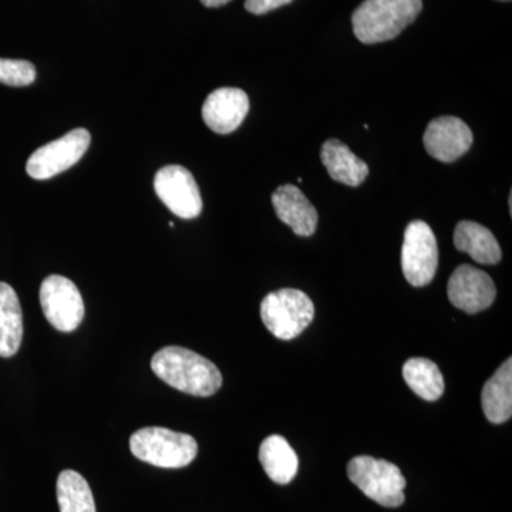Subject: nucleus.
Segmentation results:
<instances>
[{"label": "nucleus", "instance_id": "4be33fe9", "mask_svg": "<svg viewBox=\"0 0 512 512\" xmlns=\"http://www.w3.org/2000/svg\"><path fill=\"white\" fill-rule=\"evenodd\" d=\"M293 0H247L245 2V9L254 15H265V13L272 12V10L282 8L288 5Z\"/></svg>", "mask_w": 512, "mask_h": 512}, {"label": "nucleus", "instance_id": "6ab92c4d", "mask_svg": "<svg viewBox=\"0 0 512 512\" xmlns=\"http://www.w3.org/2000/svg\"><path fill=\"white\" fill-rule=\"evenodd\" d=\"M404 382L421 399L436 402L444 393V379L439 366L424 357H413L403 366Z\"/></svg>", "mask_w": 512, "mask_h": 512}, {"label": "nucleus", "instance_id": "6e6552de", "mask_svg": "<svg viewBox=\"0 0 512 512\" xmlns=\"http://www.w3.org/2000/svg\"><path fill=\"white\" fill-rule=\"evenodd\" d=\"M90 141L92 137L89 131L76 128L59 140L36 150L26 164V171L33 180H50L79 163L80 158L86 154Z\"/></svg>", "mask_w": 512, "mask_h": 512}, {"label": "nucleus", "instance_id": "7ed1b4c3", "mask_svg": "<svg viewBox=\"0 0 512 512\" xmlns=\"http://www.w3.org/2000/svg\"><path fill=\"white\" fill-rule=\"evenodd\" d=\"M130 450L134 457L151 466L183 468L197 457L198 444L190 434L164 427H146L131 436Z\"/></svg>", "mask_w": 512, "mask_h": 512}, {"label": "nucleus", "instance_id": "ddd939ff", "mask_svg": "<svg viewBox=\"0 0 512 512\" xmlns=\"http://www.w3.org/2000/svg\"><path fill=\"white\" fill-rule=\"evenodd\" d=\"M276 217L299 237H311L318 227V211L295 185L286 184L272 194Z\"/></svg>", "mask_w": 512, "mask_h": 512}, {"label": "nucleus", "instance_id": "5701e85b", "mask_svg": "<svg viewBox=\"0 0 512 512\" xmlns=\"http://www.w3.org/2000/svg\"><path fill=\"white\" fill-rule=\"evenodd\" d=\"M231 0H201L202 5L207 8H220V6L227 5Z\"/></svg>", "mask_w": 512, "mask_h": 512}, {"label": "nucleus", "instance_id": "423d86ee", "mask_svg": "<svg viewBox=\"0 0 512 512\" xmlns=\"http://www.w3.org/2000/svg\"><path fill=\"white\" fill-rule=\"evenodd\" d=\"M439 268V247L433 229L423 221H413L404 231L402 269L410 285H429Z\"/></svg>", "mask_w": 512, "mask_h": 512}, {"label": "nucleus", "instance_id": "9b49d317", "mask_svg": "<svg viewBox=\"0 0 512 512\" xmlns=\"http://www.w3.org/2000/svg\"><path fill=\"white\" fill-rule=\"evenodd\" d=\"M427 153L441 163H453L473 146V131L458 117L444 116L431 121L424 133Z\"/></svg>", "mask_w": 512, "mask_h": 512}, {"label": "nucleus", "instance_id": "f257e3e1", "mask_svg": "<svg viewBox=\"0 0 512 512\" xmlns=\"http://www.w3.org/2000/svg\"><path fill=\"white\" fill-rule=\"evenodd\" d=\"M151 369L168 386L191 396H212L222 386L220 369L211 360L180 346L158 350Z\"/></svg>", "mask_w": 512, "mask_h": 512}, {"label": "nucleus", "instance_id": "f3484780", "mask_svg": "<svg viewBox=\"0 0 512 512\" xmlns=\"http://www.w3.org/2000/svg\"><path fill=\"white\" fill-rule=\"evenodd\" d=\"M259 461L266 476L276 484H289L298 474L299 458L291 444L278 434L262 441L259 448Z\"/></svg>", "mask_w": 512, "mask_h": 512}, {"label": "nucleus", "instance_id": "2eb2a0df", "mask_svg": "<svg viewBox=\"0 0 512 512\" xmlns=\"http://www.w3.org/2000/svg\"><path fill=\"white\" fill-rule=\"evenodd\" d=\"M454 245L458 251L466 252L478 264H498L503 255L493 232L473 221L458 222L454 231Z\"/></svg>", "mask_w": 512, "mask_h": 512}, {"label": "nucleus", "instance_id": "f8f14e48", "mask_svg": "<svg viewBox=\"0 0 512 512\" xmlns=\"http://www.w3.org/2000/svg\"><path fill=\"white\" fill-rule=\"evenodd\" d=\"M249 111L248 94L235 87H222L212 92L202 106V119L217 134L237 130Z\"/></svg>", "mask_w": 512, "mask_h": 512}, {"label": "nucleus", "instance_id": "39448f33", "mask_svg": "<svg viewBox=\"0 0 512 512\" xmlns=\"http://www.w3.org/2000/svg\"><path fill=\"white\" fill-rule=\"evenodd\" d=\"M315 306L305 292L279 289L269 293L261 303V318L266 329L281 340H291L311 325Z\"/></svg>", "mask_w": 512, "mask_h": 512}, {"label": "nucleus", "instance_id": "dca6fc26", "mask_svg": "<svg viewBox=\"0 0 512 512\" xmlns=\"http://www.w3.org/2000/svg\"><path fill=\"white\" fill-rule=\"evenodd\" d=\"M481 404L485 417L494 424H503L512 416V360H507L484 384Z\"/></svg>", "mask_w": 512, "mask_h": 512}, {"label": "nucleus", "instance_id": "20e7f679", "mask_svg": "<svg viewBox=\"0 0 512 512\" xmlns=\"http://www.w3.org/2000/svg\"><path fill=\"white\" fill-rule=\"evenodd\" d=\"M348 477L366 497L387 508L400 507L406 500V478L393 463L370 456L352 458Z\"/></svg>", "mask_w": 512, "mask_h": 512}, {"label": "nucleus", "instance_id": "9d476101", "mask_svg": "<svg viewBox=\"0 0 512 512\" xmlns=\"http://www.w3.org/2000/svg\"><path fill=\"white\" fill-rule=\"evenodd\" d=\"M447 295L456 308L474 315L493 305L497 289L490 275L474 266L461 265L450 276Z\"/></svg>", "mask_w": 512, "mask_h": 512}, {"label": "nucleus", "instance_id": "412c9836", "mask_svg": "<svg viewBox=\"0 0 512 512\" xmlns=\"http://www.w3.org/2000/svg\"><path fill=\"white\" fill-rule=\"evenodd\" d=\"M36 80V67L26 60L0 59V83L13 87L30 86Z\"/></svg>", "mask_w": 512, "mask_h": 512}, {"label": "nucleus", "instance_id": "a211bd4d", "mask_svg": "<svg viewBox=\"0 0 512 512\" xmlns=\"http://www.w3.org/2000/svg\"><path fill=\"white\" fill-rule=\"evenodd\" d=\"M23 339L22 306L15 289L0 282V357L19 352Z\"/></svg>", "mask_w": 512, "mask_h": 512}, {"label": "nucleus", "instance_id": "aec40b11", "mask_svg": "<svg viewBox=\"0 0 512 512\" xmlns=\"http://www.w3.org/2000/svg\"><path fill=\"white\" fill-rule=\"evenodd\" d=\"M57 503L60 512H96L89 483L73 470H64L57 478Z\"/></svg>", "mask_w": 512, "mask_h": 512}, {"label": "nucleus", "instance_id": "f03ea898", "mask_svg": "<svg viewBox=\"0 0 512 512\" xmlns=\"http://www.w3.org/2000/svg\"><path fill=\"white\" fill-rule=\"evenodd\" d=\"M421 9V0H365L353 13V33L365 45L389 42L412 25Z\"/></svg>", "mask_w": 512, "mask_h": 512}, {"label": "nucleus", "instance_id": "0eeeda50", "mask_svg": "<svg viewBox=\"0 0 512 512\" xmlns=\"http://www.w3.org/2000/svg\"><path fill=\"white\" fill-rule=\"evenodd\" d=\"M39 299L46 319L60 332H73L83 322V296L70 279L47 276L40 286Z\"/></svg>", "mask_w": 512, "mask_h": 512}, {"label": "nucleus", "instance_id": "b1692460", "mask_svg": "<svg viewBox=\"0 0 512 512\" xmlns=\"http://www.w3.org/2000/svg\"><path fill=\"white\" fill-rule=\"evenodd\" d=\"M501 2H510V0H501Z\"/></svg>", "mask_w": 512, "mask_h": 512}, {"label": "nucleus", "instance_id": "4468645a", "mask_svg": "<svg viewBox=\"0 0 512 512\" xmlns=\"http://www.w3.org/2000/svg\"><path fill=\"white\" fill-rule=\"evenodd\" d=\"M320 158L330 177L349 187L362 184L369 174V165L356 157L346 144L336 138L323 144Z\"/></svg>", "mask_w": 512, "mask_h": 512}, {"label": "nucleus", "instance_id": "1a4fd4ad", "mask_svg": "<svg viewBox=\"0 0 512 512\" xmlns=\"http://www.w3.org/2000/svg\"><path fill=\"white\" fill-rule=\"evenodd\" d=\"M154 190L177 217L184 220L197 218L202 211L200 188L194 175L181 165H167L154 178Z\"/></svg>", "mask_w": 512, "mask_h": 512}]
</instances>
